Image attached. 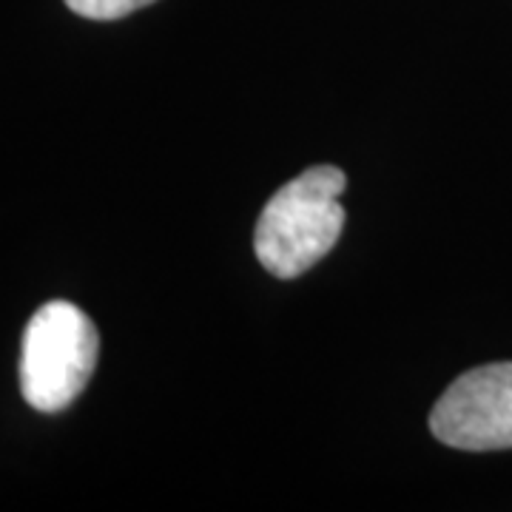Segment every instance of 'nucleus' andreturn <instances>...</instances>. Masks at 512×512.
Listing matches in <instances>:
<instances>
[{
	"mask_svg": "<svg viewBox=\"0 0 512 512\" xmlns=\"http://www.w3.org/2000/svg\"><path fill=\"white\" fill-rule=\"evenodd\" d=\"M348 177L336 165H313L282 185L256 222L254 248L265 271L293 279L313 268L345 228Z\"/></svg>",
	"mask_w": 512,
	"mask_h": 512,
	"instance_id": "f257e3e1",
	"label": "nucleus"
},
{
	"mask_svg": "<svg viewBox=\"0 0 512 512\" xmlns=\"http://www.w3.org/2000/svg\"><path fill=\"white\" fill-rule=\"evenodd\" d=\"M100 353L94 322L72 302H49L29 319L20 350V393L40 413H57L83 393Z\"/></svg>",
	"mask_w": 512,
	"mask_h": 512,
	"instance_id": "f03ea898",
	"label": "nucleus"
},
{
	"mask_svg": "<svg viewBox=\"0 0 512 512\" xmlns=\"http://www.w3.org/2000/svg\"><path fill=\"white\" fill-rule=\"evenodd\" d=\"M430 430L447 447L470 453L512 447V362L458 376L433 407Z\"/></svg>",
	"mask_w": 512,
	"mask_h": 512,
	"instance_id": "7ed1b4c3",
	"label": "nucleus"
},
{
	"mask_svg": "<svg viewBox=\"0 0 512 512\" xmlns=\"http://www.w3.org/2000/svg\"><path fill=\"white\" fill-rule=\"evenodd\" d=\"M154 0H66L74 15L89 20H117L126 18L137 9H146Z\"/></svg>",
	"mask_w": 512,
	"mask_h": 512,
	"instance_id": "20e7f679",
	"label": "nucleus"
}]
</instances>
